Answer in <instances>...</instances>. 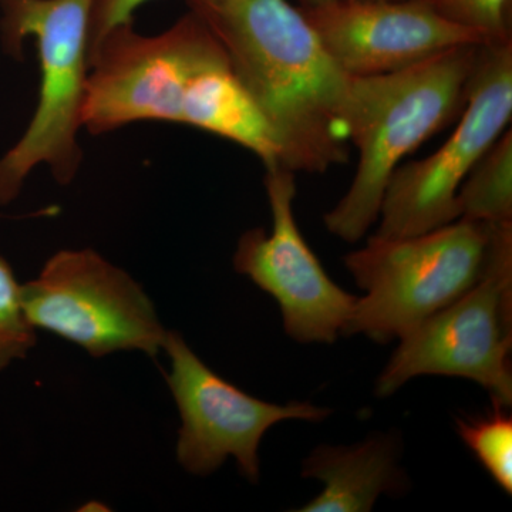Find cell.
<instances>
[{"label":"cell","mask_w":512,"mask_h":512,"mask_svg":"<svg viewBox=\"0 0 512 512\" xmlns=\"http://www.w3.org/2000/svg\"><path fill=\"white\" fill-rule=\"evenodd\" d=\"M227 50L284 148V167L323 174L349 158L352 76L288 0H188Z\"/></svg>","instance_id":"1"},{"label":"cell","mask_w":512,"mask_h":512,"mask_svg":"<svg viewBox=\"0 0 512 512\" xmlns=\"http://www.w3.org/2000/svg\"><path fill=\"white\" fill-rule=\"evenodd\" d=\"M481 46L453 47L397 72L352 76L345 123L359 164L349 191L323 218L330 234L356 242L379 220L387 184L403 158L466 103Z\"/></svg>","instance_id":"2"},{"label":"cell","mask_w":512,"mask_h":512,"mask_svg":"<svg viewBox=\"0 0 512 512\" xmlns=\"http://www.w3.org/2000/svg\"><path fill=\"white\" fill-rule=\"evenodd\" d=\"M2 42L18 55L23 40H36L39 100L23 136L0 157V205L15 201L32 171L46 165L66 185L82 165L83 127L90 70L94 0H0Z\"/></svg>","instance_id":"3"},{"label":"cell","mask_w":512,"mask_h":512,"mask_svg":"<svg viewBox=\"0 0 512 512\" xmlns=\"http://www.w3.org/2000/svg\"><path fill=\"white\" fill-rule=\"evenodd\" d=\"M494 228L460 218L414 237L373 235L343 259L365 292L343 336L363 335L386 345L456 302L483 276Z\"/></svg>","instance_id":"4"},{"label":"cell","mask_w":512,"mask_h":512,"mask_svg":"<svg viewBox=\"0 0 512 512\" xmlns=\"http://www.w3.org/2000/svg\"><path fill=\"white\" fill-rule=\"evenodd\" d=\"M512 224L495 225L483 276L447 308L399 339L376 382L389 397L419 376L463 377L494 406H512Z\"/></svg>","instance_id":"5"},{"label":"cell","mask_w":512,"mask_h":512,"mask_svg":"<svg viewBox=\"0 0 512 512\" xmlns=\"http://www.w3.org/2000/svg\"><path fill=\"white\" fill-rule=\"evenodd\" d=\"M225 59L227 50L194 10L157 36L121 26L90 52L83 127L103 134L138 121L180 123L192 83Z\"/></svg>","instance_id":"6"},{"label":"cell","mask_w":512,"mask_h":512,"mask_svg":"<svg viewBox=\"0 0 512 512\" xmlns=\"http://www.w3.org/2000/svg\"><path fill=\"white\" fill-rule=\"evenodd\" d=\"M33 328L46 330L90 356L141 352L156 357L167 329L133 276L93 249H63L22 285Z\"/></svg>","instance_id":"7"},{"label":"cell","mask_w":512,"mask_h":512,"mask_svg":"<svg viewBox=\"0 0 512 512\" xmlns=\"http://www.w3.org/2000/svg\"><path fill=\"white\" fill-rule=\"evenodd\" d=\"M464 106L456 130L436 153L396 168L375 235L414 237L460 220L461 185L511 121L512 39L481 46Z\"/></svg>","instance_id":"8"},{"label":"cell","mask_w":512,"mask_h":512,"mask_svg":"<svg viewBox=\"0 0 512 512\" xmlns=\"http://www.w3.org/2000/svg\"><path fill=\"white\" fill-rule=\"evenodd\" d=\"M163 350L170 359L168 387L181 417L175 456L192 476H211L234 457L239 473L258 484L259 446L268 430L281 421L319 423L332 414L311 402L256 399L205 365L174 330H167Z\"/></svg>","instance_id":"9"},{"label":"cell","mask_w":512,"mask_h":512,"mask_svg":"<svg viewBox=\"0 0 512 512\" xmlns=\"http://www.w3.org/2000/svg\"><path fill=\"white\" fill-rule=\"evenodd\" d=\"M265 188L271 232L255 228L242 235L235 271L275 299L289 338L332 345L343 336L357 298L332 281L296 224L295 173L281 165L268 167Z\"/></svg>","instance_id":"10"},{"label":"cell","mask_w":512,"mask_h":512,"mask_svg":"<svg viewBox=\"0 0 512 512\" xmlns=\"http://www.w3.org/2000/svg\"><path fill=\"white\" fill-rule=\"evenodd\" d=\"M299 9L353 77L397 72L453 47L488 43L483 33L441 18L420 0H338Z\"/></svg>","instance_id":"11"},{"label":"cell","mask_w":512,"mask_h":512,"mask_svg":"<svg viewBox=\"0 0 512 512\" xmlns=\"http://www.w3.org/2000/svg\"><path fill=\"white\" fill-rule=\"evenodd\" d=\"M402 440L394 431L353 446L322 444L302 461L303 478H315L323 490L299 512H369L380 495L397 497L410 481L400 466Z\"/></svg>","instance_id":"12"},{"label":"cell","mask_w":512,"mask_h":512,"mask_svg":"<svg viewBox=\"0 0 512 512\" xmlns=\"http://www.w3.org/2000/svg\"><path fill=\"white\" fill-rule=\"evenodd\" d=\"M180 124L237 143L259 157L265 168L284 167L281 141L232 67L222 60L192 83Z\"/></svg>","instance_id":"13"},{"label":"cell","mask_w":512,"mask_h":512,"mask_svg":"<svg viewBox=\"0 0 512 512\" xmlns=\"http://www.w3.org/2000/svg\"><path fill=\"white\" fill-rule=\"evenodd\" d=\"M463 220L512 224V131H504L470 174L457 195Z\"/></svg>","instance_id":"14"},{"label":"cell","mask_w":512,"mask_h":512,"mask_svg":"<svg viewBox=\"0 0 512 512\" xmlns=\"http://www.w3.org/2000/svg\"><path fill=\"white\" fill-rule=\"evenodd\" d=\"M505 407L490 412L457 416L456 431L495 484L512 494V417Z\"/></svg>","instance_id":"15"},{"label":"cell","mask_w":512,"mask_h":512,"mask_svg":"<svg viewBox=\"0 0 512 512\" xmlns=\"http://www.w3.org/2000/svg\"><path fill=\"white\" fill-rule=\"evenodd\" d=\"M36 342V329L23 309L22 284L0 256V373L25 359Z\"/></svg>","instance_id":"16"},{"label":"cell","mask_w":512,"mask_h":512,"mask_svg":"<svg viewBox=\"0 0 512 512\" xmlns=\"http://www.w3.org/2000/svg\"><path fill=\"white\" fill-rule=\"evenodd\" d=\"M441 18L474 29L488 43L504 42L511 37V0H420Z\"/></svg>","instance_id":"17"},{"label":"cell","mask_w":512,"mask_h":512,"mask_svg":"<svg viewBox=\"0 0 512 512\" xmlns=\"http://www.w3.org/2000/svg\"><path fill=\"white\" fill-rule=\"evenodd\" d=\"M150 0H94L90 23V52L109 33L133 23L138 8Z\"/></svg>","instance_id":"18"},{"label":"cell","mask_w":512,"mask_h":512,"mask_svg":"<svg viewBox=\"0 0 512 512\" xmlns=\"http://www.w3.org/2000/svg\"><path fill=\"white\" fill-rule=\"evenodd\" d=\"M338 2V0H299L301 8H318V6L329 5V3Z\"/></svg>","instance_id":"19"}]
</instances>
